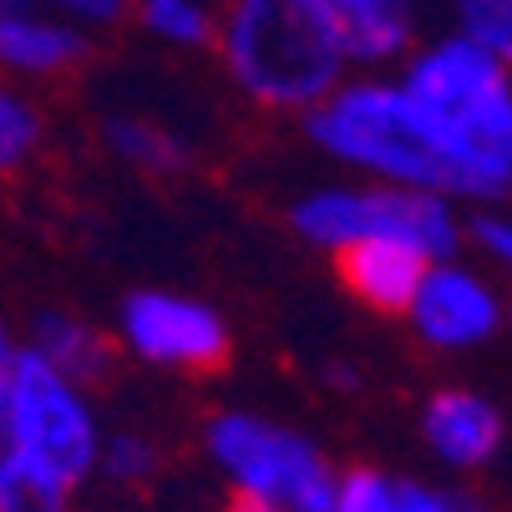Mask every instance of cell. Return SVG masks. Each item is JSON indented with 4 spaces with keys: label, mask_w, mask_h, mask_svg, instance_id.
<instances>
[{
    "label": "cell",
    "mask_w": 512,
    "mask_h": 512,
    "mask_svg": "<svg viewBox=\"0 0 512 512\" xmlns=\"http://www.w3.org/2000/svg\"><path fill=\"white\" fill-rule=\"evenodd\" d=\"M102 142L117 163H127L132 173H148V178H173L193 163V142L148 112H112L102 122Z\"/></svg>",
    "instance_id": "obj_15"
},
{
    "label": "cell",
    "mask_w": 512,
    "mask_h": 512,
    "mask_svg": "<svg viewBox=\"0 0 512 512\" xmlns=\"http://www.w3.org/2000/svg\"><path fill=\"white\" fill-rule=\"evenodd\" d=\"M330 259L340 269V284L376 315H406L426 264H436L421 249L396 244V239H365V244H350V249H340Z\"/></svg>",
    "instance_id": "obj_11"
},
{
    "label": "cell",
    "mask_w": 512,
    "mask_h": 512,
    "mask_svg": "<svg viewBox=\"0 0 512 512\" xmlns=\"http://www.w3.org/2000/svg\"><path fill=\"white\" fill-rule=\"evenodd\" d=\"M31 355H41L46 365H56L61 376L71 381H82L92 386L102 371H107V360H112V345L107 335L87 320V315H71V310H41L21 340Z\"/></svg>",
    "instance_id": "obj_14"
},
{
    "label": "cell",
    "mask_w": 512,
    "mask_h": 512,
    "mask_svg": "<svg viewBox=\"0 0 512 512\" xmlns=\"http://www.w3.org/2000/svg\"><path fill=\"white\" fill-rule=\"evenodd\" d=\"M213 46L229 82L264 112L305 117L350 77L330 0H229Z\"/></svg>",
    "instance_id": "obj_2"
},
{
    "label": "cell",
    "mask_w": 512,
    "mask_h": 512,
    "mask_svg": "<svg viewBox=\"0 0 512 512\" xmlns=\"http://www.w3.org/2000/svg\"><path fill=\"white\" fill-rule=\"evenodd\" d=\"M117 340L132 360L178 376H203L229 365L234 345L229 320L183 289H132L117 310Z\"/></svg>",
    "instance_id": "obj_7"
},
{
    "label": "cell",
    "mask_w": 512,
    "mask_h": 512,
    "mask_svg": "<svg viewBox=\"0 0 512 512\" xmlns=\"http://www.w3.org/2000/svg\"><path fill=\"white\" fill-rule=\"evenodd\" d=\"M71 497L77 492H66L51 477L31 472L21 457L6 452V442H0V512H71Z\"/></svg>",
    "instance_id": "obj_20"
},
{
    "label": "cell",
    "mask_w": 512,
    "mask_h": 512,
    "mask_svg": "<svg viewBox=\"0 0 512 512\" xmlns=\"http://www.w3.org/2000/svg\"><path fill=\"white\" fill-rule=\"evenodd\" d=\"M330 11L360 71L401 66L421 41V0H330Z\"/></svg>",
    "instance_id": "obj_12"
},
{
    "label": "cell",
    "mask_w": 512,
    "mask_h": 512,
    "mask_svg": "<svg viewBox=\"0 0 512 512\" xmlns=\"http://www.w3.org/2000/svg\"><path fill=\"white\" fill-rule=\"evenodd\" d=\"M396 82L457 208H497L512 198V71L477 41L447 31L416 41Z\"/></svg>",
    "instance_id": "obj_1"
},
{
    "label": "cell",
    "mask_w": 512,
    "mask_h": 512,
    "mask_svg": "<svg viewBox=\"0 0 512 512\" xmlns=\"http://www.w3.org/2000/svg\"><path fill=\"white\" fill-rule=\"evenodd\" d=\"M325 512H487L472 492L447 482H421L386 467H345Z\"/></svg>",
    "instance_id": "obj_13"
},
{
    "label": "cell",
    "mask_w": 512,
    "mask_h": 512,
    "mask_svg": "<svg viewBox=\"0 0 512 512\" xmlns=\"http://www.w3.org/2000/svg\"><path fill=\"white\" fill-rule=\"evenodd\" d=\"M305 132L350 178L421 188V193L442 198V173H436V163L426 153V137L411 117V102H406L401 82L386 77V71L345 77L320 107L305 112Z\"/></svg>",
    "instance_id": "obj_3"
},
{
    "label": "cell",
    "mask_w": 512,
    "mask_h": 512,
    "mask_svg": "<svg viewBox=\"0 0 512 512\" xmlns=\"http://www.w3.org/2000/svg\"><path fill=\"white\" fill-rule=\"evenodd\" d=\"M0 6H16V11H36V16H56L66 26L87 31L92 41L112 36L127 21V0H0Z\"/></svg>",
    "instance_id": "obj_21"
},
{
    "label": "cell",
    "mask_w": 512,
    "mask_h": 512,
    "mask_svg": "<svg viewBox=\"0 0 512 512\" xmlns=\"http://www.w3.org/2000/svg\"><path fill=\"white\" fill-rule=\"evenodd\" d=\"M16 350H21V340L11 335V325H6V320H0V371L11 365V355H16Z\"/></svg>",
    "instance_id": "obj_23"
},
{
    "label": "cell",
    "mask_w": 512,
    "mask_h": 512,
    "mask_svg": "<svg viewBox=\"0 0 512 512\" xmlns=\"http://www.w3.org/2000/svg\"><path fill=\"white\" fill-rule=\"evenodd\" d=\"M102 431L107 426L82 381L61 376L26 345L11 355V365L0 371V442L11 457L77 492L97 477Z\"/></svg>",
    "instance_id": "obj_4"
},
{
    "label": "cell",
    "mask_w": 512,
    "mask_h": 512,
    "mask_svg": "<svg viewBox=\"0 0 512 512\" xmlns=\"http://www.w3.org/2000/svg\"><path fill=\"white\" fill-rule=\"evenodd\" d=\"M41 142H46V117H41V107H36L21 87L0 82V178L21 173V168L41 153Z\"/></svg>",
    "instance_id": "obj_17"
},
{
    "label": "cell",
    "mask_w": 512,
    "mask_h": 512,
    "mask_svg": "<svg viewBox=\"0 0 512 512\" xmlns=\"http://www.w3.org/2000/svg\"><path fill=\"white\" fill-rule=\"evenodd\" d=\"M401 320L436 355H472V350H482L502 335L507 300H502L497 279L482 264L452 254V259L426 264V274H421Z\"/></svg>",
    "instance_id": "obj_8"
},
{
    "label": "cell",
    "mask_w": 512,
    "mask_h": 512,
    "mask_svg": "<svg viewBox=\"0 0 512 512\" xmlns=\"http://www.w3.org/2000/svg\"><path fill=\"white\" fill-rule=\"evenodd\" d=\"M127 16L163 46L198 51L213 41V0H127Z\"/></svg>",
    "instance_id": "obj_16"
},
{
    "label": "cell",
    "mask_w": 512,
    "mask_h": 512,
    "mask_svg": "<svg viewBox=\"0 0 512 512\" xmlns=\"http://www.w3.org/2000/svg\"><path fill=\"white\" fill-rule=\"evenodd\" d=\"M229 512H279V507H269V502H249V497H234Z\"/></svg>",
    "instance_id": "obj_24"
},
{
    "label": "cell",
    "mask_w": 512,
    "mask_h": 512,
    "mask_svg": "<svg viewBox=\"0 0 512 512\" xmlns=\"http://www.w3.org/2000/svg\"><path fill=\"white\" fill-rule=\"evenodd\" d=\"M457 36L477 41L487 56H497L512 71V0H442Z\"/></svg>",
    "instance_id": "obj_19"
},
{
    "label": "cell",
    "mask_w": 512,
    "mask_h": 512,
    "mask_svg": "<svg viewBox=\"0 0 512 512\" xmlns=\"http://www.w3.org/2000/svg\"><path fill=\"white\" fill-rule=\"evenodd\" d=\"M416 431H421L431 462H442L447 472H462V477L487 472L507 447V416L477 386L431 391L416 411Z\"/></svg>",
    "instance_id": "obj_9"
},
{
    "label": "cell",
    "mask_w": 512,
    "mask_h": 512,
    "mask_svg": "<svg viewBox=\"0 0 512 512\" xmlns=\"http://www.w3.org/2000/svg\"><path fill=\"white\" fill-rule=\"evenodd\" d=\"M92 51H97V41L87 31H77V26H66L56 16L0 6V71L16 77V82L66 77V71L87 66Z\"/></svg>",
    "instance_id": "obj_10"
},
{
    "label": "cell",
    "mask_w": 512,
    "mask_h": 512,
    "mask_svg": "<svg viewBox=\"0 0 512 512\" xmlns=\"http://www.w3.org/2000/svg\"><path fill=\"white\" fill-rule=\"evenodd\" d=\"M158 442L148 431H102V452H97V477L112 482V487H142L158 477Z\"/></svg>",
    "instance_id": "obj_18"
},
{
    "label": "cell",
    "mask_w": 512,
    "mask_h": 512,
    "mask_svg": "<svg viewBox=\"0 0 512 512\" xmlns=\"http://www.w3.org/2000/svg\"><path fill=\"white\" fill-rule=\"evenodd\" d=\"M289 229L325 254H340L365 239H396V244L421 249L426 259H452L462 254V239H467V224L452 198L365 183V178H340V183H320L300 193L289 203Z\"/></svg>",
    "instance_id": "obj_5"
},
{
    "label": "cell",
    "mask_w": 512,
    "mask_h": 512,
    "mask_svg": "<svg viewBox=\"0 0 512 512\" xmlns=\"http://www.w3.org/2000/svg\"><path fill=\"white\" fill-rule=\"evenodd\" d=\"M203 452L234 497L269 502L279 512H325L340 477V467L310 431L244 406L208 416Z\"/></svg>",
    "instance_id": "obj_6"
},
{
    "label": "cell",
    "mask_w": 512,
    "mask_h": 512,
    "mask_svg": "<svg viewBox=\"0 0 512 512\" xmlns=\"http://www.w3.org/2000/svg\"><path fill=\"white\" fill-rule=\"evenodd\" d=\"M477 254H482V269H492L497 279L512 284V213H497V208H482L472 224H467Z\"/></svg>",
    "instance_id": "obj_22"
}]
</instances>
